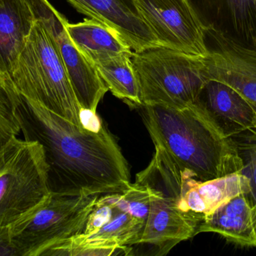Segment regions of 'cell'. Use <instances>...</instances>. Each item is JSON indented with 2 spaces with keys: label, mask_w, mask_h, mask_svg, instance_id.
<instances>
[{
  "label": "cell",
  "mask_w": 256,
  "mask_h": 256,
  "mask_svg": "<svg viewBox=\"0 0 256 256\" xmlns=\"http://www.w3.org/2000/svg\"><path fill=\"white\" fill-rule=\"evenodd\" d=\"M27 2L36 19L43 24L55 41L80 106L97 112L98 104L109 89L98 73L94 64L72 42L66 28L67 20L48 0Z\"/></svg>",
  "instance_id": "cell-9"
},
{
  "label": "cell",
  "mask_w": 256,
  "mask_h": 256,
  "mask_svg": "<svg viewBox=\"0 0 256 256\" xmlns=\"http://www.w3.org/2000/svg\"><path fill=\"white\" fill-rule=\"evenodd\" d=\"M102 195L51 193L8 228L19 256H44L51 247L82 232Z\"/></svg>",
  "instance_id": "cell-6"
},
{
  "label": "cell",
  "mask_w": 256,
  "mask_h": 256,
  "mask_svg": "<svg viewBox=\"0 0 256 256\" xmlns=\"http://www.w3.org/2000/svg\"><path fill=\"white\" fill-rule=\"evenodd\" d=\"M233 138L244 162L242 173L250 183V190L246 195L256 210V128Z\"/></svg>",
  "instance_id": "cell-21"
},
{
  "label": "cell",
  "mask_w": 256,
  "mask_h": 256,
  "mask_svg": "<svg viewBox=\"0 0 256 256\" xmlns=\"http://www.w3.org/2000/svg\"><path fill=\"white\" fill-rule=\"evenodd\" d=\"M18 95L10 76L0 72V151L21 132L16 116Z\"/></svg>",
  "instance_id": "cell-20"
},
{
  "label": "cell",
  "mask_w": 256,
  "mask_h": 256,
  "mask_svg": "<svg viewBox=\"0 0 256 256\" xmlns=\"http://www.w3.org/2000/svg\"><path fill=\"white\" fill-rule=\"evenodd\" d=\"M214 22L210 26L242 45L256 49L254 0H210Z\"/></svg>",
  "instance_id": "cell-18"
},
{
  "label": "cell",
  "mask_w": 256,
  "mask_h": 256,
  "mask_svg": "<svg viewBox=\"0 0 256 256\" xmlns=\"http://www.w3.org/2000/svg\"><path fill=\"white\" fill-rule=\"evenodd\" d=\"M160 46L206 58L207 26L189 0H132Z\"/></svg>",
  "instance_id": "cell-8"
},
{
  "label": "cell",
  "mask_w": 256,
  "mask_h": 256,
  "mask_svg": "<svg viewBox=\"0 0 256 256\" xmlns=\"http://www.w3.org/2000/svg\"><path fill=\"white\" fill-rule=\"evenodd\" d=\"M16 116L24 140L43 147L51 193L105 195L127 190V161L104 125L90 132L19 93Z\"/></svg>",
  "instance_id": "cell-1"
},
{
  "label": "cell",
  "mask_w": 256,
  "mask_h": 256,
  "mask_svg": "<svg viewBox=\"0 0 256 256\" xmlns=\"http://www.w3.org/2000/svg\"><path fill=\"white\" fill-rule=\"evenodd\" d=\"M132 54L106 57L94 63V66L114 96L131 106L142 107L140 84L131 61Z\"/></svg>",
  "instance_id": "cell-19"
},
{
  "label": "cell",
  "mask_w": 256,
  "mask_h": 256,
  "mask_svg": "<svg viewBox=\"0 0 256 256\" xmlns=\"http://www.w3.org/2000/svg\"><path fill=\"white\" fill-rule=\"evenodd\" d=\"M146 221L118 210L110 222L88 235L78 234L51 247L44 256L130 255Z\"/></svg>",
  "instance_id": "cell-11"
},
{
  "label": "cell",
  "mask_w": 256,
  "mask_h": 256,
  "mask_svg": "<svg viewBox=\"0 0 256 256\" xmlns=\"http://www.w3.org/2000/svg\"><path fill=\"white\" fill-rule=\"evenodd\" d=\"M0 256H19L12 243L8 228H0Z\"/></svg>",
  "instance_id": "cell-24"
},
{
  "label": "cell",
  "mask_w": 256,
  "mask_h": 256,
  "mask_svg": "<svg viewBox=\"0 0 256 256\" xmlns=\"http://www.w3.org/2000/svg\"><path fill=\"white\" fill-rule=\"evenodd\" d=\"M19 93L80 127V106L52 36L36 20L9 75Z\"/></svg>",
  "instance_id": "cell-3"
},
{
  "label": "cell",
  "mask_w": 256,
  "mask_h": 256,
  "mask_svg": "<svg viewBox=\"0 0 256 256\" xmlns=\"http://www.w3.org/2000/svg\"><path fill=\"white\" fill-rule=\"evenodd\" d=\"M204 60L160 45L132 52L143 105L182 109L196 103L209 81Z\"/></svg>",
  "instance_id": "cell-4"
},
{
  "label": "cell",
  "mask_w": 256,
  "mask_h": 256,
  "mask_svg": "<svg viewBox=\"0 0 256 256\" xmlns=\"http://www.w3.org/2000/svg\"><path fill=\"white\" fill-rule=\"evenodd\" d=\"M196 102L230 138L256 128V108L224 83L208 81Z\"/></svg>",
  "instance_id": "cell-13"
},
{
  "label": "cell",
  "mask_w": 256,
  "mask_h": 256,
  "mask_svg": "<svg viewBox=\"0 0 256 256\" xmlns=\"http://www.w3.org/2000/svg\"><path fill=\"white\" fill-rule=\"evenodd\" d=\"M143 119L154 145L202 181L242 173L234 138L227 136L198 103L182 109L143 105Z\"/></svg>",
  "instance_id": "cell-2"
},
{
  "label": "cell",
  "mask_w": 256,
  "mask_h": 256,
  "mask_svg": "<svg viewBox=\"0 0 256 256\" xmlns=\"http://www.w3.org/2000/svg\"><path fill=\"white\" fill-rule=\"evenodd\" d=\"M212 232L243 247L256 248V210L246 194H240L204 217L197 234Z\"/></svg>",
  "instance_id": "cell-15"
},
{
  "label": "cell",
  "mask_w": 256,
  "mask_h": 256,
  "mask_svg": "<svg viewBox=\"0 0 256 256\" xmlns=\"http://www.w3.org/2000/svg\"><path fill=\"white\" fill-rule=\"evenodd\" d=\"M48 171L36 141L16 138L0 151V228H10L48 198Z\"/></svg>",
  "instance_id": "cell-5"
},
{
  "label": "cell",
  "mask_w": 256,
  "mask_h": 256,
  "mask_svg": "<svg viewBox=\"0 0 256 256\" xmlns=\"http://www.w3.org/2000/svg\"><path fill=\"white\" fill-rule=\"evenodd\" d=\"M118 209L108 199L106 194L99 197L92 211L87 219L86 223L82 232V235H88L96 232L110 222Z\"/></svg>",
  "instance_id": "cell-22"
},
{
  "label": "cell",
  "mask_w": 256,
  "mask_h": 256,
  "mask_svg": "<svg viewBox=\"0 0 256 256\" xmlns=\"http://www.w3.org/2000/svg\"><path fill=\"white\" fill-rule=\"evenodd\" d=\"M82 15L96 20L116 33L135 52L159 46L142 21L132 0H68Z\"/></svg>",
  "instance_id": "cell-12"
},
{
  "label": "cell",
  "mask_w": 256,
  "mask_h": 256,
  "mask_svg": "<svg viewBox=\"0 0 256 256\" xmlns=\"http://www.w3.org/2000/svg\"><path fill=\"white\" fill-rule=\"evenodd\" d=\"M80 123L81 128L90 132H99L104 126L97 112L82 108L80 111Z\"/></svg>",
  "instance_id": "cell-23"
},
{
  "label": "cell",
  "mask_w": 256,
  "mask_h": 256,
  "mask_svg": "<svg viewBox=\"0 0 256 256\" xmlns=\"http://www.w3.org/2000/svg\"><path fill=\"white\" fill-rule=\"evenodd\" d=\"M136 180L147 185L150 194L148 214L137 245L152 246L154 255H164L178 243L198 234V226L204 217L180 208V182L150 162L137 174Z\"/></svg>",
  "instance_id": "cell-7"
},
{
  "label": "cell",
  "mask_w": 256,
  "mask_h": 256,
  "mask_svg": "<svg viewBox=\"0 0 256 256\" xmlns=\"http://www.w3.org/2000/svg\"><path fill=\"white\" fill-rule=\"evenodd\" d=\"M250 190L249 178L242 173L202 181L185 169L179 207L183 211L206 217L228 200Z\"/></svg>",
  "instance_id": "cell-14"
},
{
  "label": "cell",
  "mask_w": 256,
  "mask_h": 256,
  "mask_svg": "<svg viewBox=\"0 0 256 256\" xmlns=\"http://www.w3.org/2000/svg\"><path fill=\"white\" fill-rule=\"evenodd\" d=\"M254 1H255V3H256V0H254Z\"/></svg>",
  "instance_id": "cell-25"
},
{
  "label": "cell",
  "mask_w": 256,
  "mask_h": 256,
  "mask_svg": "<svg viewBox=\"0 0 256 256\" xmlns=\"http://www.w3.org/2000/svg\"><path fill=\"white\" fill-rule=\"evenodd\" d=\"M207 27L209 54L204 61L209 80L230 86L256 109V49Z\"/></svg>",
  "instance_id": "cell-10"
},
{
  "label": "cell",
  "mask_w": 256,
  "mask_h": 256,
  "mask_svg": "<svg viewBox=\"0 0 256 256\" xmlns=\"http://www.w3.org/2000/svg\"><path fill=\"white\" fill-rule=\"evenodd\" d=\"M36 21L27 0H0V72L10 75Z\"/></svg>",
  "instance_id": "cell-16"
},
{
  "label": "cell",
  "mask_w": 256,
  "mask_h": 256,
  "mask_svg": "<svg viewBox=\"0 0 256 256\" xmlns=\"http://www.w3.org/2000/svg\"><path fill=\"white\" fill-rule=\"evenodd\" d=\"M66 28L76 48L93 64L106 57L132 53L116 33L96 20L86 19L78 24L67 21Z\"/></svg>",
  "instance_id": "cell-17"
}]
</instances>
